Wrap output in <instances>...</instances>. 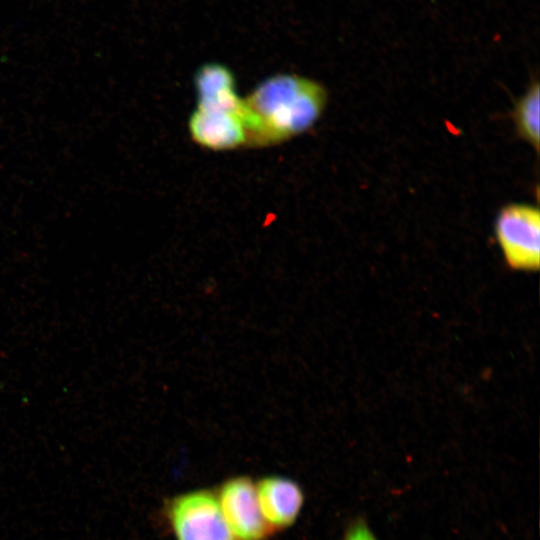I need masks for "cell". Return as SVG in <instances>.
Returning <instances> with one entry per match:
<instances>
[{"mask_svg":"<svg viewBox=\"0 0 540 540\" xmlns=\"http://www.w3.org/2000/svg\"><path fill=\"white\" fill-rule=\"evenodd\" d=\"M327 98L325 87L311 78L267 77L242 98L245 147H271L307 132L323 114Z\"/></svg>","mask_w":540,"mask_h":540,"instance_id":"cell-1","label":"cell"},{"mask_svg":"<svg viewBox=\"0 0 540 540\" xmlns=\"http://www.w3.org/2000/svg\"><path fill=\"white\" fill-rule=\"evenodd\" d=\"M166 518L176 540H234L216 494L206 489L173 497Z\"/></svg>","mask_w":540,"mask_h":540,"instance_id":"cell-2","label":"cell"},{"mask_svg":"<svg viewBox=\"0 0 540 540\" xmlns=\"http://www.w3.org/2000/svg\"><path fill=\"white\" fill-rule=\"evenodd\" d=\"M495 235L507 264L535 270L540 261V212L529 204H510L496 217Z\"/></svg>","mask_w":540,"mask_h":540,"instance_id":"cell-3","label":"cell"},{"mask_svg":"<svg viewBox=\"0 0 540 540\" xmlns=\"http://www.w3.org/2000/svg\"><path fill=\"white\" fill-rule=\"evenodd\" d=\"M216 497L234 540H265L272 533L260 512L255 483L249 477L227 479Z\"/></svg>","mask_w":540,"mask_h":540,"instance_id":"cell-4","label":"cell"},{"mask_svg":"<svg viewBox=\"0 0 540 540\" xmlns=\"http://www.w3.org/2000/svg\"><path fill=\"white\" fill-rule=\"evenodd\" d=\"M188 130L195 143L214 151L232 150L246 143L241 110L196 107L189 117Z\"/></svg>","mask_w":540,"mask_h":540,"instance_id":"cell-5","label":"cell"},{"mask_svg":"<svg viewBox=\"0 0 540 540\" xmlns=\"http://www.w3.org/2000/svg\"><path fill=\"white\" fill-rule=\"evenodd\" d=\"M262 517L271 532L288 528L298 518L304 494L293 480L282 476H268L255 484Z\"/></svg>","mask_w":540,"mask_h":540,"instance_id":"cell-6","label":"cell"},{"mask_svg":"<svg viewBox=\"0 0 540 540\" xmlns=\"http://www.w3.org/2000/svg\"><path fill=\"white\" fill-rule=\"evenodd\" d=\"M196 107L240 111L242 98L236 90L232 70L218 62H208L199 67L194 76Z\"/></svg>","mask_w":540,"mask_h":540,"instance_id":"cell-7","label":"cell"},{"mask_svg":"<svg viewBox=\"0 0 540 540\" xmlns=\"http://www.w3.org/2000/svg\"><path fill=\"white\" fill-rule=\"evenodd\" d=\"M540 89L536 81L515 103L513 120L520 138L528 142L536 151L539 149Z\"/></svg>","mask_w":540,"mask_h":540,"instance_id":"cell-8","label":"cell"},{"mask_svg":"<svg viewBox=\"0 0 540 540\" xmlns=\"http://www.w3.org/2000/svg\"><path fill=\"white\" fill-rule=\"evenodd\" d=\"M344 540H378L372 532L367 522L362 518H357L348 527Z\"/></svg>","mask_w":540,"mask_h":540,"instance_id":"cell-9","label":"cell"}]
</instances>
